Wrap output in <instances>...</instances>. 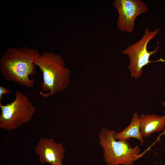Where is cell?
I'll return each instance as SVG.
<instances>
[{
  "label": "cell",
  "instance_id": "277c9868",
  "mask_svg": "<svg viewBox=\"0 0 165 165\" xmlns=\"http://www.w3.org/2000/svg\"><path fill=\"white\" fill-rule=\"evenodd\" d=\"M16 97L12 102L5 105L0 104V128L4 130L16 129L30 121L36 110L28 97L16 90Z\"/></svg>",
  "mask_w": 165,
  "mask_h": 165
},
{
  "label": "cell",
  "instance_id": "6da1fadb",
  "mask_svg": "<svg viewBox=\"0 0 165 165\" xmlns=\"http://www.w3.org/2000/svg\"><path fill=\"white\" fill-rule=\"evenodd\" d=\"M40 54L33 48L24 46L9 48L0 59V71L5 80L33 88L34 81L29 76L35 74V62Z\"/></svg>",
  "mask_w": 165,
  "mask_h": 165
},
{
  "label": "cell",
  "instance_id": "9c48e42d",
  "mask_svg": "<svg viewBox=\"0 0 165 165\" xmlns=\"http://www.w3.org/2000/svg\"><path fill=\"white\" fill-rule=\"evenodd\" d=\"M139 117L137 112H134L130 124L122 131L115 134L114 137L116 140L129 141L131 138L138 140L141 145L144 142L140 130Z\"/></svg>",
  "mask_w": 165,
  "mask_h": 165
},
{
  "label": "cell",
  "instance_id": "30bf717a",
  "mask_svg": "<svg viewBox=\"0 0 165 165\" xmlns=\"http://www.w3.org/2000/svg\"><path fill=\"white\" fill-rule=\"evenodd\" d=\"M10 89L6 88L4 86H0V104H1V101L3 95L8 93H11Z\"/></svg>",
  "mask_w": 165,
  "mask_h": 165
},
{
  "label": "cell",
  "instance_id": "8fae6325",
  "mask_svg": "<svg viewBox=\"0 0 165 165\" xmlns=\"http://www.w3.org/2000/svg\"><path fill=\"white\" fill-rule=\"evenodd\" d=\"M162 105L165 108V101L163 102Z\"/></svg>",
  "mask_w": 165,
  "mask_h": 165
},
{
  "label": "cell",
  "instance_id": "8992f818",
  "mask_svg": "<svg viewBox=\"0 0 165 165\" xmlns=\"http://www.w3.org/2000/svg\"><path fill=\"white\" fill-rule=\"evenodd\" d=\"M112 5L118 13V28L121 31L130 33L133 32L137 17L149 10L141 0H115Z\"/></svg>",
  "mask_w": 165,
  "mask_h": 165
},
{
  "label": "cell",
  "instance_id": "5b68a950",
  "mask_svg": "<svg viewBox=\"0 0 165 165\" xmlns=\"http://www.w3.org/2000/svg\"><path fill=\"white\" fill-rule=\"evenodd\" d=\"M160 31L159 28L150 31L148 27H146L141 38L121 52L122 54L128 55L129 57V65L128 68L132 77L136 79L140 77L143 73V67L151 63L160 61L165 62L162 58L155 61L150 60V57L157 52L158 45L152 51H149L148 50V43Z\"/></svg>",
  "mask_w": 165,
  "mask_h": 165
},
{
  "label": "cell",
  "instance_id": "7c38bea8",
  "mask_svg": "<svg viewBox=\"0 0 165 165\" xmlns=\"http://www.w3.org/2000/svg\"></svg>",
  "mask_w": 165,
  "mask_h": 165
},
{
  "label": "cell",
  "instance_id": "ba28073f",
  "mask_svg": "<svg viewBox=\"0 0 165 165\" xmlns=\"http://www.w3.org/2000/svg\"><path fill=\"white\" fill-rule=\"evenodd\" d=\"M139 119L140 131L143 138L165 130V115L160 116L155 114H141Z\"/></svg>",
  "mask_w": 165,
  "mask_h": 165
},
{
  "label": "cell",
  "instance_id": "52a82bcc",
  "mask_svg": "<svg viewBox=\"0 0 165 165\" xmlns=\"http://www.w3.org/2000/svg\"><path fill=\"white\" fill-rule=\"evenodd\" d=\"M65 149L62 144L53 138H41L35 146V152L42 163L52 165H63Z\"/></svg>",
  "mask_w": 165,
  "mask_h": 165
},
{
  "label": "cell",
  "instance_id": "7a4b0ae2",
  "mask_svg": "<svg viewBox=\"0 0 165 165\" xmlns=\"http://www.w3.org/2000/svg\"><path fill=\"white\" fill-rule=\"evenodd\" d=\"M35 64L41 70L43 81L41 96L47 98L60 91L65 90L70 83V70L65 66L64 60L53 53H42L36 60Z\"/></svg>",
  "mask_w": 165,
  "mask_h": 165
},
{
  "label": "cell",
  "instance_id": "3957f363",
  "mask_svg": "<svg viewBox=\"0 0 165 165\" xmlns=\"http://www.w3.org/2000/svg\"><path fill=\"white\" fill-rule=\"evenodd\" d=\"M116 131L103 127L99 132V143L103 151V158L106 165H133L142 157L138 145L132 147L127 141L116 140Z\"/></svg>",
  "mask_w": 165,
  "mask_h": 165
}]
</instances>
